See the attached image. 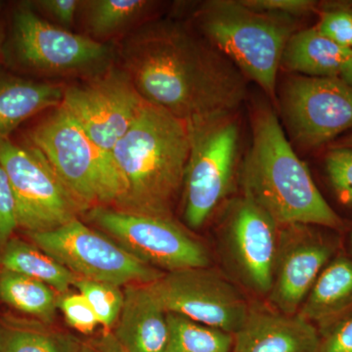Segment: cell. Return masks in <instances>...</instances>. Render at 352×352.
Here are the masks:
<instances>
[{
  "label": "cell",
  "mask_w": 352,
  "mask_h": 352,
  "mask_svg": "<svg viewBox=\"0 0 352 352\" xmlns=\"http://www.w3.org/2000/svg\"><path fill=\"white\" fill-rule=\"evenodd\" d=\"M149 6L145 0H91L85 3L88 29L99 36H110L131 24Z\"/></svg>",
  "instance_id": "obj_24"
},
{
  "label": "cell",
  "mask_w": 352,
  "mask_h": 352,
  "mask_svg": "<svg viewBox=\"0 0 352 352\" xmlns=\"http://www.w3.org/2000/svg\"><path fill=\"white\" fill-rule=\"evenodd\" d=\"M65 352H122L119 344L112 342L104 344H90V342H78V344H69L64 346Z\"/></svg>",
  "instance_id": "obj_34"
},
{
  "label": "cell",
  "mask_w": 352,
  "mask_h": 352,
  "mask_svg": "<svg viewBox=\"0 0 352 352\" xmlns=\"http://www.w3.org/2000/svg\"><path fill=\"white\" fill-rule=\"evenodd\" d=\"M295 18L265 12L244 0L205 2L195 14L199 32L270 99L276 97L278 69Z\"/></svg>",
  "instance_id": "obj_4"
},
{
  "label": "cell",
  "mask_w": 352,
  "mask_h": 352,
  "mask_svg": "<svg viewBox=\"0 0 352 352\" xmlns=\"http://www.w3.org/2000/svg\"><path fill=\"white\" fill-rule=\"evenodd\" d=\"M298 314L321 337L352 315V258L338 256L321 271Z\"/></svg>",
  "instance_id": "obj_18"
},
{
  "label": "cell",
  "mask_w": 352,
  "mask_h": 352,
  "mask_svg": "<svg viewBox=\"0 0 352 352\" xmlns=\"http://www.w3.org/2000/svg\"><path fill=\"white\" fill-rule=\"evenodd\" d=\"M80 6V2L78 0H41L38 2V6L43 11L65 25L74 24Z\"/></svg>",
  "instance_id": "obj_33"
},
{
  "label": "cell",
  "mask_w": 352,
  "mask_h": 352,
  "mask_svg": "<svg viewBox=\"0 0 352 352\" xmlns=\"http://www.w3.org/2000/svg\"><path fill=\"white\" fill-rule=\"evenodd\" d=\"M0 6H1V4H0Z\"/></svg>",
  "instance_id": "obj_39"
},
{
  "label": "cell",
  "mask_w": 352,
  "mask_h": 352,
  "mask_svg": "<svg viewBox=\"0 0 352 352\" xmlns=\"http://www.w3.org/2000/svg\"><path fill=\"white\" fill-rule=\"evenodd\" d=\"M340 78L352 87V57L349 60V63H347L346 68L342 71Z\"/></svg>",
  "instance_id": "obj_35"
},
{
  "label": "cell",
  "mask_w": 352,
  "mask_h": 352,
  "mask_svg": "<svg viewBox=\"0 0 352 352\" xmlns=\"http://www.w3.org/2000/svg\"><path fill=\"white\" fill-rule=\"evenodd\" d=\"M233 340V352H317L321 336L298 312L289 315L250 305Z\"/></svg>",
  "instance_id": "obj_16"
},
{
  "label": "cell",
  "mask_w": 352,
  "mask_h": 352,
  "mask_svg": "<svg viewBox=\"0 0 352 352\" xmlns=\"http://www.w3.org/2000/svg\"><path fill=\"white\" fill-rule=\"evenodd\" d=\"M279 103L292 138L302 147H318L352 129V87L340 78L289 76Z\"/></svg>",
  "instance_id": "obj_10"
},
{
  "label": "cell",
  "mask_w": 352,
  "mask_h": 352,
  "mask_svg": "<svg viewBox=\"0 0 352 352\" xmlns=\"http://www.w3.org/2000/svg\"><path fill=\"white\" fill-rule=\"evenodd\" d=\"M279 227L245 195L232 201L227 210V252L242 281L261 295H268L272 285Z\"/></svg>",
  "instance_id": "obj_14"
},
{
  "label": "cell",
  "mask_w": 352,
  "mask_h": 352,
  "mask_svg": "<svg viewBox=\"0 0 352 352\" xmlns=\"http://www.w3.org/2000/svg\"><path fill=\"white\" fill-rule=\"evenodd\" d=\"M29 139L82 212L119 206L126 186L112 154L99 147L63 106L34 126Z\"/></svg>",
  "instance_id": "obj_5"
},
{
  "label": "cell",
  "mask_w": 352,
  "mask_h": 352,
  "mask_svg": "<svg viewBox=\"0 0 352 352\" xmlns=\"http://www.w3.org/2000/svg\"><path fill=\"white\" fill-rule=\"evenodd\" d=\"M247 6L265 12L296 18L314 12L316 2L310 0H244Z\"/></svg>",
  "instance_id": "obj_31"
},
{
  "label": "cell",
  "mask_w": 352,
  "mask_h": 352,
  "mask_svg": "<svg viewBox=\"0 0 352 352\" xmlns=\"http://www.w3.org/2000/svg\"><path fill=\"white\" fill-rule=\"evenodd\" d=\"M2 248L0 264L4 270L38 280L58 293H67L78 278L43 250L24 241L10 239Z\"/></svg>",
  "instance_id": "obj_21"
},
{
  "label": "cell",
  "mask_w": 352,
  "mask_h": 352,
  "mask_svg": "<svg viewBox=\"0 0 352 352\" xmlns=\"http://www.w3.org/2000/svg\"><path fill=\"white\" fill-rule=\"evenodd\" d=\"M1 45H2V34H1V32H0V50H1Z\"/></svg>",
  "instance_id": "obj_37"
},
{
  "label": "cell",
  "mask_w": 352,
  "mask_h": 352,
  "mask_svg": "<svg viewBox=\"0 0 352 352\" xmlns=\"http://www.w3.org/2000/svg\"><path fill=\"white\" fill-rule=\"evenodd\" d=\"M0 300L45 322L52 320L58 307V298L51 287L8 270L0 273Z\"/></svg>",
  "instance_id": "obj_22"
},
{
  "label": "cell",
  "mask_w": 352,
  "mask_h": 352,
  "mask_svg": "<svg viewBox=\"0 0 352 352\" xmlns=\"http://www.w3.org/2000/svg\"><path fill=\"white\" fill-rule=\"evenodd\" d=\"M352 57V50L326 38L318 28L296 32L282 55L281 67L291 73L314 78H340Z\"/></svg>",
  "instance_id": "obj_19"
},
{
  "label": "cell",
  "mask_w": 352,
  "mask_h": 352,
  "mask_svg": "<svg viewBox=\"0 0 352 352\" xmlns=\"http://www.w3.org/2000/svg\"><path fill=\"white\" fill-rule=\"evenodd\" d=\"M317 352H352V315L321 337Z\"/></svg>",
  "instance_id": "obj_32"
},
{
  "label": "cell",
  "mask_w": 352,
  "mask_h": 352,
  "mask_svg": "<svg viewBox=\"0 0 352 352\" xmlns=\"http://www.w3.org/2000/svg\"><path fill=\"white\" fill-rule=\"evenodd\" d=\"M0 352H65L50 333L34 326H0Z\"/></svg>",
  "instance_id": "obj_26"
},
{
  "label": "cell",
  "mask_w": 352,
  "mask_h": 352,
  "mask_svg": "<svg viewBox=\"0 0 352 352\" xmlns=\"http://www.w3.org/2000/svg\"><path fill=\"white\" fill-rule=\"evenodd\" d=\"M333 147H349L352 148V134L351 135L347 136L346 138L342 139L340 140L337 145L333 146Z\"/></svg>",
  "instance_id": "obj_36"
},
{
  "label": "cell",
  "mask_w": 352,
  "mask_h": 352,
  "mask_svg": "<svg viewBox=\"0 0 352 352\" xmlns=\"http://www.w3.org/2000/svg\"><path fill=\"white\" fill-rule=\"evenodd\" d=\"M87 215L129 254L157 270L171 272L210 266L206 248L171 219L110 207L90 208Z\"/></svg>",
  "instance_id": "obj_9"
},
{
  "label": "cell",
  "mask_w": 352,
  "mask_h": 352,
  "mask_svg": "<svg viewBox=\"0 0 352 352\" xmlns=\"http://www.w3.org/2000/svg\"><path fill=\"white\" fill-rule=\"evenodd\" d=\"M190 153L188 124L145 102L138 119L113 147L126 186L117 210L171 219L183 191Z\"/></svg>",
  "instance_id": "obj_3"
},
{
  "label": "cell",
  "mask_w": 352,
  "mask_h": 352,
  "mask_svg": "<svg viewBox=\"0 0 352 352\" xmlns=\"http://www.w3.org/2000/svg\"><path fill=\"white\" fill-rule=\"evenodd\" d=\"M145 102L126 72L117 69L65 88L61 105L99 147L112 153Z\"/></svg>",
  "instance_id": "obj_12"
},
{
  "label": "cell",
  "mask_w": 352,
  "mask_h": 352,
  "mask_svg": "<svg viewBox=\"0 0 352 352\" xmlns=\"http://www.w3.org/2000/svg\"><path fill=\"white\" fill-rule=\"evenodd\" d=\"M39 249L78 278L115 286L151 284L164 272L75 219L45 232L31 233Z\"/></svg>",
  "instance_id": "obj_7"
},
{
  "label": "cell",
  "mask_w": 352,
  "mask_h": 352,
  "mask_svg": "<svg viewBox=\"0 0 352 352\" xmlns=\"http://www.w3.org/2000/svg\"><path fill=\"white\" fill-rule=\"evenodd\" d=\"M252 131L251 148L239 171L243 195L279 226L342 228L344 221L322 196L267 102H258L252 109Z\"/></svg>",
  "instance_id": "obj_2"
},
{
  "label": "cell",
  "mask_w": 352,
  "mask_h": 352,
  "mask_svg": "<svg viewBox=\"0 0 352 352\" xmlns=\"http://www.w3.org/2000/svg\"><path fill=\"white\" fill-rule=\"evenodd\" d=\"M166 312L145 284L127 285L116 339L122 352H166Z\"/></svg>",
  "instance_id": "obj_17"
},
{
  "label": "cell",
  "mask_w": 352,
  "mask_h": 352,
  "mask_svg": "<svg viewBox=\"0 0 352 352\" xmlns=\"http://www.w3.org/2000/svg\"><path fill=\"white\" fill-rule=\"evenodd\" d=\"M235 113L187 122L190 153L183 198L185 221L191 228L205 224L232 186L240 148Z\"/></svg>",
  "instance_id": "obj_6"
},
{
  "label": "cell",
  "mask_w": 352,
  "mask_h": 352,
  "mask_svg": "<svg viewBox=\"0 0 352 352\" xmlns=\"http://www.w3.org/2000/svg\"><path fill=\"white\" fill-rule=\"evenodd\" d=\"M124 67L148 103L188 122L236 113L247 96V78L203 36L162 21L126 43Z\"/></svg>",
  "instance_id": "obj_1"
},
{
  "label": "cell",
  "mask_w": 352,
  "mask_h": 352,
  "mask_svg": "<svg viewBox=\"0 0 352 352\" xmlns=\"http://www.w3.org/2000/svg\"><path fill=\"white\" fill-rule=\"evenodd\" d=\"M168 337L166 352H233V335L175 314H166Z\"/></svg>",
  "instance_id": "obj_23"
},
{
  "label": "cell",
  "mask_w": 352,
  "mask_h": 352,
  "mask_svg": "<svg viewBox=\"0 0 352 352\" xmlns=\"http://www.w3.org/2000/svg\"><path fill=\"white\" fill-rule=\"evenodd\" d=\"M18 227L17 212L10 180L3 166L0 163V245L11 239Z\"/></svg>",
  "instance_id": "obj_30"
},
{
  "label": "cell",
  "mask_w": 352,
  "mask_h": 352,
  "mask_svg": "<svg viewBox=\"0 0 352 352\" xmlns=\"http://www.w3.org/2000/svg\"><path fill=\"white\" fill-rule=\"evenodd\" d=\"M147 285L166 314L232 335L249 312L250 305L239 289L208 267L171 271Z\"/></svg>",
  "instance_id": "obj_11"
},
{
  "label": "cell",
  "mask_w": 352,
  "mask_h": 352,
  "mask_svg": "<svg viewBox=\"0 0 352 352\" xmlns=\"http://www.w3.org/2000/svg\"><path fill=\"white\" fill-rule=\"evenodd\" d=\"M57 307L62 310L69 325L78 332L90 333L99 325L94 308L82 294H67L58 298Z\"/></svg>",
  "instance_id": "obj_28"
},
{
  "label": "cell",
  "mask_w": 352,
  "mask_h": 352,
  "mask_svg": "<svg viewBox=\"0 0 352 352\" xmlns=\"http://www.w3.org/2000/svg\"><path fill=\"white\" fill-rule=\"evenodd\" d=\"M74 286L87 298L103 327H113L119 320L124 305V293L120 287L83 278H78Z\"/></svg>",
  "instance_id": "obj_25"
},
{
  "label": "cell",
  "mask_w": 352,
  "mask_h": 352,
  "mask_svg": "<svg viewBox=\"0 0 352 352\" xmlns=\"http://www.w3.org/2000/svg\"><path fill=\"white\" fill-rule=\"evenodd\" d=\"M351 250H352V233L351 235Z\"/></svg>",
  "instance_id": "obj_38"
},
{
  "label": "cell",
  "mask_w": 352,
  "mask_h": 352,
  "mask_svg": "<svg viewBox=\"0 0 352 352\" xmlns=\"http://www.w3.org/2000/svg\"><path fill=\"white\" fill-rule=\"evenodd\" d=\"M311 226L279 227L276 258L268 300L275 309L296 314L330 258L335 248Z\"/></svg>",
  "instance_id": "obj_15"
},
{
  "label": "cell",
  "mask_w": 352,
  "mask_h": 352,
  "mask_svg": "<svg viewBox=\"0 0 352 352\" xmlns=\"http://www.w3.org/2000/svg\"><path fill=\"white\" fill-rule=\"evenodd\" d=\"M13 41L21 63L46 73H73L101 66L110 48L39 17L28 7L16 11Z\"/></svg>",
  "instance_id": "obj_13"
},
{
  "label": "cell",
  "mask_w": 352,
  "mask_h": 352,
  "mask_svg": "<svg viewBox=\"0 0 352 352\" xmlns=\"http://www.w3.org/2000/svg\"><path fill=\"white\" fill-rule=\"evenodd\" d=\"M325 166L336 195L352 207V148L333 147L326 156Z\"/></svg>",
  "instance_id": "obj_27"
},
{
  "label": "cell",
  "mask_w": 352,
  "mask_h": 352,
  "mask_svg": "<svg viewBox=\"0 0 352 352\" xmlns=\"http://www.w3.org/2000/svg\"><path fill=\"white\" fill-rule=\"evenodd\" d=\"M0 163L15 198L18 226L38 233L63 226L82 212L50 164L34 146L0 138Z\"/></svg>",
  "instance_id": "obj_8"
},
{
  "label": "cell",
  "mask_w": 352,
  "mask_h": 352,
  "mask_svg": "<svg viewBox=\"0 0 352 352\" xmlns=\"http://www.w3.org/2000/svg\"><path fill=\"white\" fill-rule=\"evenodd\" d=\"M319 31L342 47L352 50V11L336 9L322 15Z\"/></svg>",
  "instance_id": "obj_29"
},
{
  "label": "cell",
  "mask_w": 352,
  "mask_h": 352,
  "mask_svg": "<svg viewBox=\"0 0 352 352\" xmlns=\"http://www.w3.org/2000/svg\"><path fill=\"white\" fill-rule=\"evenodd\" d=\"M65 88L14 76L0 78V138H6L25 120L41 111L59 107Z\"/></svg>",
  "instance_id": "obj_20"
}]
</instances>
